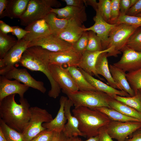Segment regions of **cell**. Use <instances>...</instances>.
<instances>
[{
	"instance_id": "6da1fadb",
	"label": "cell",
	"mask_w": 141,
	"mask_h": 141,
	"mask_svg": "<svg viewBox=\"0 0 141 141\" xmlns=\"http://www.w3.org/2000/svg\"><path fill=\"white\" fill-rule=\"evenodd\" d=\"M15 95L7 96L0 101V118L9 127L22 133L30 119V105L24 97L20 98V104H17Z\"/></svg>"
},
{
	"instance_id": "7a4b0ae2",
	"label": "cell",
	"mask_w": 141,
	"mask_h": 141,
	"mask_svg": "<svg viewBox=\"0 0 141 141\" xmlns=\"http://www.w3.org/2000/svg\"><path fill=\"white\" fill-rule=\"evenodd\" d=\"M50 52L40 46L28 48L23 53L19 63L21 66L30 70L43 73L51 84V89L48 95L56 98L60 93L61 89L53 78L49 69Z\"/></svg>"
},
{
	"instance_id": "3957f363",
	"label": "cell",
	"mask_w": 141,
	"mask_h": 141,
	"mask_svg": "<svg viewBox=\"0 0 141 141\" xmlns=\"http://www.w3.org/2000/svg\"><path fill=\"white\" fill-rule=\"evenodd\" d=\"M72 112L78 121L79 130L88 138L98 136L99 128L111 121L101 111L86 107H75Z\"/></svg>"
},
{
	"instance_id": "277c9868",
	"label": "cell",
	"mask_w": 141,
	"mask_h": 141,
	"mask_svg": "<svg viewBox=\"0 0 141 141\" xmlns=\"http://www.w3.org/2000/svg\"><path fill=\"white\" fill-rule=\"evenodd\" d=\"M63 93L72 101L75 107L83 106L92 109L102 107L110 108L109 102L113 98L107 93L97 90Z\"/></svg>"
},
{
	"instance_id": "5b68a950",
	"label": "cell",
	"mask_w": 141,
	"mask_h": 141,
	"mask_svg": "<svg viewBox=\"0 0 141 141\" xmlns=\"http://www.w3.org/2000/svg\"><path fill=\"white\" fill-rule=\"evenodd\" d=\"M61 5L56 0H30L26 9L19 19L21 25L26 26L38 20L44 19L52 7Z\"/></svg>"
},
{
	"instance_id": "8992f818",
	"label": "cell",
	"mask_w": 141,
	"mask_h": 141,
	"mask_svg": "<svg viewBox=\"0 0 141 141\" xmlns=\"http://www.w3.org/2000/svg\"><path fill=\"white\" fill-rule=\"evenodd\" d=\"M138 27L124 23L116 24L108 36L106 49L113 47V50L107 53L108 57H116L126 46L127 41Z\"/></svg>"
},
{
	"instance_id": "52a82bcc",
	"label": "cell",
	"mask_w": 141,
	"mask_h": 141,
	"mask_svg": "<svg viewBox=\"0 0 141 141\" xmlns=\"http://www.w3.org/2000/svg\"><path fill=\"white\" fill-rule=\"evenodd\" d=\"M30 118L22 134L24 141H30L41 131L46 129L42 126L53 119L52 115L46 109L37 106L30 108Z\"/></svg>"
},
{
	"instance_id": "ba28073f",
	"label": "cell",
	"mask_w": 141,
	"mask_h": 141,
	"mask_svg": "<svg viewBox=\"0 0 141 141\" xmlns=\"http://www.w3.org/2000/svg\"><path fill=\"white\" fill-rule=\"evenodd\" d=\"M105 127L112 138L117 141H124L128 136L141 128V122L111 121Z\"/></svg>"
},
{
	"instance_id": "9c48e42d",
	"label": "cell",
	"mask_w": 141,
	"mask_h": 141,
	"mask_svg": "<svg viewBox=\"0 0 141 141\" xmlns=\"http://www.w3.org/2000/svg\"><path fill=\"white\" fill-rule=\"evenodd\" d=\"M49 68L53 78L62 89L63 92L73 93L79 91L67 68H64L61 65L50 63Z\"/></svg>"
},
{
	"instance_id": "30bf717a",
	"label": "cell",
	"mask_w": 141,
	"mask_h": 141,
	"mask_svg": "<svg viewBox=\"0 0 141 141\" xmlns=\"http://www.w3.org/2000/svg\"><path fill=\"white\" fill-rule=\"evenodd\" d=\"M30 42L23 39L17 43L8 52L4 57L0 59V74L3 75L19 63L22 55L28 48Z\"/></svg>"
},
{
	"instance_id": "8fae6325",
	"label": "cell",
	"mask_w": 141,
	"mask_h": 141,
	"mask_svg": "<svg viewBox=\"0 0 141 141\" xmlns=\"http://www.w3.org/2000/svg\"><path fill=\"white\" fill-rule=\"evenodd\" d=\"M34 46H40L52 52L64 51L73 48L71 44L52 34L30 42L28 48Z\"/></svg>"
},
{
	"instance_id": "7c38bea8",
	"label": "cell",
	"mask_w": 141,
	"mask_h": 141,
	"mask_svg": "<svg viewBox=\"0 0 141 141\" xmlns=\"http://www.w3.org/2000/svg\"><path fill=\"white\" fill-rule=\"evenodd\" d=\"M3 75L9 79H14L23 83L29 87L40 91L44 93L46 89L42 81H37L34 78L25 68H17L14 67Z\"/></svg>"
},
{
	"instance_id": "4fadbf2b",
	"label": "cell",
	"mask_w": 141,
	"mask_h": 141,
	"mask_svg": "<svg viewBox=\"0 0 141 141\" xmlns=\"http://www.w3.org/2000/svg\"><path fill=\"white\" fill-rule=\"evenodd\" d=\"M121 52L123 54L120 60L113 64L126 72L136 70L141 67V52L135 51L126 46Z\"/></svg>"
},
{
	"instance_id": "5bb4252c",
	"label": "cell",
	"mask_w": 141,
	"mask_h": 141,
	"mask_svg": "<svg viewBox=\"0 0 141 141\" xmlns=\"http://www.w3.org/2000/svg\"><path fill=\"white\" fill-rule=\"evenodd\" d=\"M95 16L93 17L94 24L88 28H85V31H92L95 33L101 40L103 50H106L109 33L116 24H111L105 21L102 18L98 9L96 11Z\"/></svg>"
},
{
	"instance_id": "9a60e30c",
	"label": "cell",
	"mask_w": 141,
	"mask_h": 141,
	"mask_svg": "<svg viewBox=\"0 0 141 141\" xmlns=\"http://www.w3.org/2000/svg\"><path fill=\"white\" fill-rule=\"evenodd\" d=\"M15 79L11 80L4 76H0V101L9 95L18 94L20 98H24L25 93L29 87Z\"/></svg>"
},
{
	"instance_id": "2e32d148",
	"label": "cell",
	"mask_w": 141,
	"mask_h": 141,
	"mask_svg": "<svg viewBox=\"0 0 141 141\" xmlns=\"http://www.w3.org/2000/svg\"><path fill=\"white\" fill-rule=\"evenodd\" d=\"M82 54L73 48L67 50L55 52H50V63L65 64L68 67H78Z\"/></svg>"
},
{
	"instance_id": "e0dca14e",
	"label": "cell",
	"mask_w": 141,
	"mask_h": 141,
	"mask_svg": "<svg viewBox=\"0 0 141 141\" xmlns=\"http://www.w3.org/2000/svg\"><path fill=\"white\" fill-rule=\"evenodd\" d=\"M80 22L76 20H68L67 25L64 31L58 36L72 45L75 43L85 31V27Z\"/></svg>"
},
{
	"instance_id": "ac0fdd59",
	"label": "cell",
	"mask_w": 141,
	"mask_h": 141,
	"mask_svg": "<svg viewBox=\"0 0 141 141\" xmlns=\"http://www.w3.org/2000/svg\"><path fill=\"white\" fill-rule=\"evenodd\" d=\"M85 9V5L82 7L67 5L61 8H52L51 12L56 14L59 18L68 20L73 19L83 24L87 20Z\"/></svg>"
},
{
	"instance_id": "d6986e66",
	"label": "cell",
	"mask_w": 141,
	"mask_h": 141,
	"mask_svg": "<svg viewBox=\"0 0 141 141\" xmlns=\"http://www.w3.org/2000/svg\"><path fill=\"white\" fill-rule=\"evenodd\" d=\"M113 49L111 47L110 48L102 51L95 52H91L85 50L82 54L81 58L78 67L92 76H95L101 80L96 72L95 66L96 61L99 55L102 53L110 52Z\"/></svg>"
},
{
	"instance_id": "ffe728a7",
	"label": "cell",
	"mask_w": 141,
	"mask_h": 141,
	"mask_svg": "<svg viewBox=\"0 0 141 141\" xmlns=\"http://www.w3.org/2000/svg\"><path fill=\"white\" fill-rule=\"evenodd\" d=\"M73 105L72 101L69 98L65 102L64 111L67 122L65 124L64 129L63 132L68 138L78 136L85 137L79 129V123L77 119L72 115L70 112L71 107Z\"/></svg>"
},
{
	"instance_id": "44dd1931",
	"label": "cell",
	"mask_w": 141,
	"mask_h": 141,
	"mask_svg": "<svg viewBox=\"0 0 141 141\" xmlns=\"http://www.w3.org/2000/svg\"><path fill=\"white\" fill-rule=\"evenodd\" d=\"M25 30L29 32L23 39L30 42L51 34L44 19L38 20L31 23L26 27Z\"/></svg>"
},
{
	"instance_id": "7402d4cb",
	"label": "cell",
	"mask_w": 141,
	"mask_h": 141,
	"mask_svg": "<svg viewBox=\"0 0 141 141\" xmlns=\"http://www.w3.org/2000/svg\"><path fill=\"white\" fill-rule=\"evenodd\" d=\"M79 68L87 81L97 91L106 93L113 98L116 95L125 97L130 96L124 91L115 89L107 85L95 78L81 69Z\"/></svg>"
},
{
	"instance_id": "603a6c76",
	"label": "cell",
	"mask_w": 141,
	"mask_h": 141,
	"mask_svg": "<svg viewBox=\"0 0 141 141\" xmlns=\"http://www.w3.org/2000/svg\"><path fill=\"white\" fill-rule=\"evenodd\" d=\"M67 97L62 96L60 100V107L57 114L55 118L50 122L43 123L42 126L49 131L56 132L63 131L67 121L65 115L64 106Z\"/></svg>"
},
{
	"instance_id": "cb8c5ba5",
	"label": "cell",
	"mask_w": 141,
	"mask_h": 141,
	"mask_svg": "<svg viewBox=\"0 0 141 141\" xmlns=\"http://www.w3.org/2000/svg\"><path fill=\"white\" fill-rule=\"evenodd\" d=\"M108 52L102 53L98 57L95 66L96 73L98 75H101L106 79L109 85L122 90L119 85L114 81L111 74L107 58Z\"/></svg>"
},
{
	"instance_id": "d4e9b609",
	"label": "cell",
	"mask_w": 141,
	"mask_h": 141,
	"mask_svg": "<svg viewBox=\"0 0 141 141\" xmlns=\"http://www.w3.org/2000/svg\"><path fill=\"white\" fill-rule=\"evenodd\" d=\"M30 0H8L7 7L0 18L8 17L20 19L25 11Z\"/></svg>"
},
{
	"instance_id": "484cf974",
	"label": "cell",
	"mask_w": 141,
	"mask_h": 141,
	"mask_svg": "<svg viewBox=\"0 0 141 141\" xmlns=\"http://www.w3.org/2000/svg\"><path fill=\"white\" fill-rule=\"evenodd\" d=\"M109 67L114 80L119 85L121 90L127 93L131 97L134 96L135 95L134 92L127 79L126 72L113 64H110Z\"/></svg>"
},
{
	"instance_id": "4316f807",
	"label": "cell",
	"mask_w": 141,
	"mask_h": 141,
	"mask_svg": "<svg viewBox=\"0 0 141 141\" xmlns=\"http://www.w3.org/2000/svg\"><path fill=\"white\" fill-rule=\"evenodd\" d=\"M51 34L58 36L66 27L68 21L67 19H60L55 13L51 12L44 18Z\"/></svg>"
},
{
	"instance_id": "83f0119b",
	"label": "cell",
	"mask_w": 141,
	"mask_h": 141,
	"mask_svg": "<svg viewBox=\"0 0 141 141\" xmlns=\"http://www.w3.org/2000/svg\"><path fill=\"white\" fill-rule=\"evenodd\" d=\"M67 68L71 74L78 87L81 91H97L86 80L79 68L68 67Z\"/></svg>"
},
{
	"instance_id": "f1b7e54d",
	"label": "cell",
	"mask_w": 141,
	"mask_h": 141,
	"mask_svg": "<svg viewBox=\"0 0 141 141\" xmlns=\"http://www.w3.org/2000/svg\"><path fill=\"white\" fill-rule=\"evenodd\" d=\"M105 114L111 121L121 122L130 121L141 122V120L126 116L111 108L102 107L94 109Z\"/></svg>"
},
{
	"instance_id": "f546056e",
	"label": "cell",
	"mask_w": 141,
	"mask_h": 141,
	"mask_svg": "<svg viewBox=\"0 0 141 141\" xmlns=\"http://www.w3.org/2000/svg\"><path fill=\"white\" fill-rule=\"evenodd\" d=\"M110 108L120 112L124 115L141 120V114L134 109L112 98L109 102Z\"/></svg>"
},
{
	"instance_id": "4dcf8cb0",
	"label": "cell",
	"mask_w": 141,
	"mask_h": 141,
	"mask_svg": "<svg viewBox=\"0 0 141 141\" xmlns=\"http://www.w3.org/2000/svg\"><path fill=\"white\" fill-rule=\"evenodd\" d=\"M17 42V40L13 36L4 34L0 31V59L4 57Z\"/></svg>"
},
{
	"instance_id": "1f68e13d",
	"label": "cell",
	"mask_w": 141,
	"mask_h": 141,
	"mask_svg": "<svg viewBox=\"0 0 141 141\" xmlns=\"http://www.w3.org/2000/svg\"><path fill=\"white\" fill-rule=\"evenodd\" d=\"M114 98L134 109L141 114V91L140 90L133 96L116 95Z\"/></svg>"
},
{
	"instance_id": "d6a6232c",
	"label": "cell",
	"mask_w": 141,
	"mask_h": 141,
	"mask_svg": "<svg viewBox=\"0 0 141 141\" xmlns=\"http://www.w3.org/2000/svg\"><path fill=\"white\" fill-rule=\"evenodd\" d=\"M0 129L7 141H24L22 133L9 127L0 118Z\"/></svg>"
},
{
	"instance_id": "836d02e7",
	"label": "cell",
	"mask_w": 141,
	"mask_h": 141,
	"mask_svg": "<svg viewBox=\"0 0 141 141\" xmlns=\"http://www.w3.org/2000/svg\"><path fill=\"white\" fill-rule=\"evenodd\" d=\"M127 79L131 88L136 94L141 89V67L126 73Z\"/></svg>"
},
{
	"instance_id": "e575fe53",
	"label": "cell",
	"mask_w": 141,
	"mask_h": 141,
	"mask_svg": "<svg viewBox=\"0 0 141 141\" xmlns=\"http://www.w3.org/2000/svg\"><path fill=\"white\" fill-rule=\"evenodd\" d=\"M87 31L88 42L86 50L91 52L103 50L101 38L93 31Z\"/></svg>"
},
{
	"instance_id": "d590c367",
	"label": "cell",
	"mask_w": 141,
	"mask_h": 141,
	"mask_svg": "<svg viewBox=\"0 0 141 141\" xmlns=\"http://www.w3.org/2000/svg\"><path fill=\"white\" fill-rule=\"evenodd\" d=\"M126 46L135 51L141 52V27L137 28L130 37Z\"/></svg>"
},
{
	"instance_id": "8d00e7d4",
	"label": "cell",
	"mask_w": 141,
	"mask_h": 141,
	"mask_svg": "<svg viewBox=\"0 0 141 141\" xmlns=\"http://www.w3.org/2000/svg\"><path fill=\"white\" fill-rule=\"evenodd\" d=\"M98 6V10L102 18L109 23L111 16V0H99Z\"/></svg>"
},
{
	"instance_id": "74e56055",
	"label": "cell",
	"mask_w": 141,
	"mask_h": 141,
	"mask_svg": "<svg viewBox=\"0 0 141 141\" xmlns=\"http://www.w3.org/2000/svg\"><path fill=\"white\" fill-rule=\"evenodd\" d=\"M124 23L138 27H141V16L120 15L114 24Z\"/></svg>"
},
{
	"instance_id": "f35d334b",
	"label": "cell",
	"mask_w": 141,
	"mask_h": 141,
	"mask_svg": "<svg viewBox=\"0 0 141 141\" xmlns=\"http://www.w3.org/2000/svg\"><path fill=\"white\" fill-rule=\"evenodd\" d=\"M88 42V31H85L81 37L72 45V48L82 54L86 50Z\"/></svg>"
},
{
	"instance_id": "ab89813d",
	"label": "cell",
	"mask_w": 141,
	"mask_h": 141,
	"mask_svg": "<svg viewBox=\"0 0 141 141\" xmlns=\"http://www.w3.org/2000/svg\"><path fill=\"white\" fill-rule=\"evenodd\" d=\"M120 0H111V11L110 20L109 23L114 24L120 14Z\"/></svg>"
},
{
	"instance_id": "60d3db41",
	"label": "cell",
	"mask_w": 141,
	"mask_h": 141,
	"mask_svg": "<svg viewBox=\"0 0 141 141\" xmlns=\"http://www.w3.org/2000/svg\"><path fill=\"white\" fill-rule=\"evenodd\" d=\"M54 133V131L45 129L40 132L30 141H51Z\"/></svg>"
},
{
	"instance_id": "b9f144b4",
	"label": "cell",
	"mask_w": 141,
	"mask_h": 141,
	"mask_svg": "<svg viewBox=\"0 0 141 141\" xmlns=\"http://www.w3.org/2000/svg\"><path fill=\"white\" fill-rule=\"evenodd\" d=\"M141 13V0H138L137 2L129 9L126 15L136 16Z\"/></svg>"
},
{
	"instance_id": "7bdbcfd3",
	"label": "cell",
	"mask_w": 141,
	"mask_h": 141,
	"mask_svg": "<svg viewBox=\"0 0 141 141\" xmlns=\"http://www.w3.org/2000/svg\"><path fill=\"white\" fill-rule=\"evenodd\" d=\"M13 32L11 33L13 35L15 36L17 40L23 39L26 35L29 32V31L24 30L18 26H12Z\"/></svg>"
},
{
	"instance_id": "ee69618b",
	"label": "cell",
	"mask_w": 141,
	"mask_h": 141,
	"mask_svg": "<svg viewBox=\"0 0 141 141\" xmlns=\"http://www.w3.org/2000/svg\"><path fill=\"white\" fill-rule=\"evenodd\" d=\"M98 136L99 141H113L107 131L105 126L99 128Z\"/></svg>"
},
{
	"instance_id": "f6af8a7d",
	"label": "cell",
	"mask_w": 141,
	"mask_h": 141,
	"mask_svg": "<svg viewBox=\"0 0 141 141\" xmlns=\"http://www.w3.org/2000/svg\"><path fill=\"white\" fill-rule=\"evenodd\" d=\"M120 15H126L130 8V0H120Z\"/></svg>"
},
{
	"instance_id": "bcb514c9",
	"label": "cell",
	"mask_w": 141,
	"mask_h": 141,
	"mask_svg": "<svg viewBox=\"0 0 141 141\" xmlns=\"http://www.w3.org/2000/svg\"><path fill=\"white\" fill-rule=\"evenodd\" d=\"M65 2L67 5L78 7H82L85 5L84 0H62Z\"/></svg>"
},
{
	"instance_id": "7dc6e473",
	"label": "cell",
	"mask_w": 141,
	"mask_h": 141,
	"mask_svg": "<svg viewBox=\"0 0 141 141\" xmlns=\"http://www.w3.org/2000/svg\"><path fill=\"white\" fill-rule=\"evenodd\" d=\"M129 137L124 141H141V129L136 130Z\"/></svg>"
},
{
	"instance_id": "c3c4849f",
	"label": "cell",
	"mask_w": 141,
	"mask_h": 141,
	"mask_svg": "<svg viewBox=\"0 0 141 141\" xmlns=\"http://www.w3.org/2000/svg\"><path fill=\"white\" fill-rule=\"evenodd\" d=\"M68 138L63 131L60 132L54 131L51 141H67Z\"/></svg>"
},
{
	"instance_id": "681fc988",
	"label": "cell",
	"mask_w": 141,
	"mask_h": 141,
	"mask_svg": "<svg viewBox=\"0 0 141 141\" xmlns=\"http://www.w3.org/2000/svg\"><path fill=\"white\" fill-rule=\"evenodd\" d=\"M0 31L3 33L7 34L8 33L12 32L13 28L12 26H10L3 21L1 20Z\"/></svg>"
},
{
	"instance_id": "f907efd6",
	"label": "cell",
	"mask_w": 141,
	"mask_h": 141,
	"mask_svg": "<svg viewBox=\"0 0 141 141\" xmlns=\"http://www.w3.org/2000/svg\"><path fill=\"white\" fill-rule=\"evenodd\" d=\"M85 6L89 5L91 6L96 11L98 9V2L96 0H84Z\"/></svg>"
},
{
	"instance_id": "816d5d0a",
	"label": "cell",
	"mask_w": 141,
	"mask_h": 141,
	"mask_svg": "<svg viewBox=\"0 0 141 141\" xmlns=\"http://www.w3.org/2000/svg\"><path fill=\"white\" fill-rule=\"evenodd\" d=\"M8 0H0V17L3 14L6 10Z\"/></svg>"
},
{
	"instance_id": "f5cc1de1",
	"label": "cell",
	"mask_w": 141,
	"mask_h": 141,
	"mask_svg": "<svg viewBox=\"0 0 141 141\" xmlns=\"http://www.w3.org/2000/svg\"><path fill=\"white\" fill-rule=\"evenodd\" d=\"M79 141H99V137L98 135L95 137H91L85 140H82L80 139Z\"/></svg>"
},
{
	"instance_id": "db71d44e",
	"label": "cell",
	"mask_w": 141,
	"mask_h": 141,
	"mask_svg": "<svg viewBox=\"0 0 141 141\" xmlns=\"http://www.w3.org/2000/svg\"><path fill=\"white\" fill-rule=\"evenodd\" d=\"M0 141H7L3 133L1 130L0 129Z\"/></svg>"
},
{
	"instance_id": "11a10c76",
	"label": "cell",
	"mask_w": 141,
	"mask_h": 141,
	"mask_svg": "<svg viewBox=\"0 0 141 141\" xmlns=\"http://www.w3.org/2000/svg\"><path fill=\"white\" fill-rule=\"evenodd\" d=\"M80 139L78 136L68 138L67 141H79Z\"/></svg>"
},
{
	"instance_id": "9f6ffc18",
	"label": "cell",
	"mask_w": 141,
	"mask_h": 141,
	"mask_svg": "<svg viewBox=\"0 0 141 141\" xmlns=\"http://www.w3.org/2000/svg\"><path fill=\"white\" fill-rule=\"evenodd\" d=\"M138 0H130V8L134 5Z\"/></svg>"
},
{
	"instance_id": "6f0895ef",
	"label": "cell",
	"mask_w": 141,
	"mask_h": 141,
	"mask_svg": "<svg viewBox=\"0 0 141 141\" xmlns=\"http://www.w3.org/2000/svg\"><path fill=\"white\" fill-rule=\"evenodd\" d=\"M136 16H141V13L137 15Z\"/></svg>"
},
{
	"instance_id": "680465c9",
	"label": "cell",
	"mask_w": 141,
	"mask_h": 141,
	"mask_svg": "<svg viewBox=\"0 0 141 141\" xmlns=\"http://www.w3.org/2000/svg\"><path fill=\"white\" fill-rule=\"evenodd\" d=\"M140 90L141 91V89H140V90Z\"/></svg>"
},
{
	"instance_id": "91938a15",
	"label": "cell",
	"mask_w": 141,
	"mask_h": 141,
	"mask_svg": "<svg viewBox=\"0 0 141 141\" xmlns=\"http://www.w3.org/2000/svg\"></svg>"
}]
</instances>
